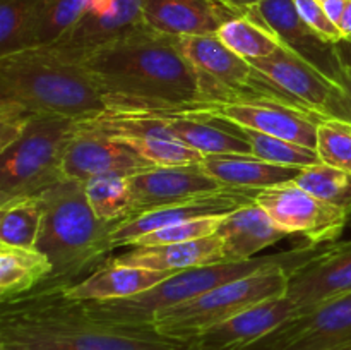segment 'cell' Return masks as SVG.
Listing matches in <instances>:
<instances>
[{
    "mask_svg": "<svg viewBox=\"0 0 351 350\" xmlns=\"http://www.w3.org/2000/svg\"><path fill=\"white\" fill-rule=\"evenodd\" d=\"M256 202L287 235H302L317 247L335 244L351 218L343 209L315 198L295 182L261 189Z\"/></svg>",
    "mask_w": 351,
    "mask_h": 350,
    "instance_id": "9c48e42d",
    "label": "cell"
},
{
    "mask_svg": "<svg viewBox=\"0 0 351 350\" xmlns=\"http://www.w3.org/2000/svg\"><path fill=\"white\" fill-rule=\"evenodd\" d=\"M120 264L147 268L154 271H178L192 268L208 266V264L226 263L223 253V242L218 235L191 240L182 244H165V246H137L113 257Z\"/></svg>",
    "mask_w": 351,
    "mask_h": 350,
    "instance_id": "603a6c76",
    "label": "cell"
},
{
    "mask_svg": "<svg viewBox=\"0 0 351 350\" xmlns=\"http://www.w3.org/2000/svg\"><path fill=\"white\" fill-rule=\"evenodd\" d=\"M84 191L93 211L99 220L119 225L132 216V189L125 175H98L84 182Z\"/></svg>",
    "mask_w": 351,
    "mask_h": 350,
    "instance_id": "f546056e",
    "label": "cell"
},
{
    "mask_svg": "<svg viewBox=\"0 0 351 350\" xmlns=\"http://www.w3.org/2000/svg\"><path fill=\"white\" fill-rule=\"evenodd\" d=\"M216 235L223 242L226 263H239L254 259L261 250L285 239L287 233L271 220L263 206L250 202L223 216Z\"/></svg>",
    "mask_w": 351,
    "mask_h": 350,
    "instance_id": "7402d4cb",
    "label": "cell"
},
{
    "mask_svg": "<svg viewBox=\"0 0 351 350\" xmlns=\"http://www.w3.org/2000/svg\"><path fill=\"white\" fill-rule=\"evenodd\" d=\"M346 3H348V0H324V2H322L326 14H328V17L336 24V26H338L343 12H345Z\"/></svg>",
    "mask_w": 351,
    "mask_h": 350,
    "instance_id": "74e56055",
    "label": "cell"
},
{
    "mask_svg": "<svg viewBox=\"0 0 351 350\" xmlns=\"http://www.w3.org/2000/svg\"><path fill=\"white\" fill-rule=\"evenodd\" d=\"M50 259L40 249L0 244V301L29 294L50 278Z\"/></svg>",
    "mask_w": 351,
    "mask_h": 350,
    "instance_id": "4316f807",
    "label": "cell"
},
{
    "mask_svg": "<svg viewBox=\"0 0 351 350\" xmlns=\"http://www.w3.org/2000/svg\"><path fill=\"white\" fill-rule=\"evenodd\" d=\"M237 16L215 0H147L143 23L154 31L182 38L216 34L226 21Z\"/></svg>",
    "mask_w": 351,
    "mask_h": 350,
    "instance_id": "ffe728a7",
    "label": "cell"
},
{
    "mask_svg": "<svg viewBox=\"0 0 351 350\" xmlns=\"http://www.w3.org/2000/svg\"><path fill=\"white\" fill-rule=\"evenodd\" d=\"M161 112L182 113V115L201 117L208 120H223L242 129L281 137L308 148H315L317 126L319 120L322 119L298 106L276 102L199 103L184 108L161 110Z\"/></svg>",
    "mask_w": 351,
    "mask_h": 350,
    "instance_id": "30bf717a",
    "label": "cell"
},
{
    "mask_svg": "<svg viewBox=\"0 0 351 350\" xmlns=\"http://www.w3.org/2000/svg\"><path fill=\"white\" fill-rule=\"evenodd\" d=\"M137 151L99 130L79 122L64 158V175L77 182H88L98 175H132L153 168Z\"/></svg>",
    "mask_w": 351,
    "mask_h": 350,
    "instance_id": "9a60e30c",
    "label": "cell"
},
{
    "mask_svg": "<svg viewBox=\"0 0 351 350\" xmlns=\"http://www.w3.org/2000/svg\"><path fill=\"white\" fill-rule=\"evenodd\" d=\"M43 222L40 196H24L0 202V244L36 249Z\"/></svg>",
    "mask_w": 351,
    "mask_h": 350,
    "instance_id": "83f0119b",
    "label": "cell"
},
{
    "mask_svg": "<svg viewBox=\"0 0 351 350\" xmlns=\"http://www.w3.org/2000/svg\"><path fill=\"white\" fill-rule=\"evenodd\" d=\"M293 2L295 7H297L298 16H300L302 19L305 21V24H308L319 36L331 41V43H343L341 33H339L338 26L328 17L324 7H322V2H319V0H293Z\"/></svg>",
    "mask_w": 351,
    "mask_h": 350,
    "instance_id": "d590c367",
    "label": "cell"
},
{
    "mask_svg": "<svg viewBox=\"0 0 351 350\" xmlns=\"http://www.w3.org/2000/svg\"><path fill=\"white\" fill-rule=\"evenodd\" d=\"M338 30L341 33L343 43L351 45V0H348V3H346L345 12H343L341 19L338 23Z\"/></svg>",
    "mask_w": 351,
    "mask_h": 350,
    "instance_id": "60d3db41",
    "label": "cell"
},
{
    "mask_svg": "<svg viewBox=\"0 0 351 350\" xmlns=\"http://www.w3.org/2000/svg\"><path fill=\"white\" fill-rule=\"evenodd\" d=\"M65 287L41 283L0 301V350H189V342L93 314Z\"/></svg>",
    "mask_w": 351,
    "mask_h": 350,
    "instance_id": "6da1fadb",
    "label": "cell"
},
{
    "mask_svg": "<svg viewBox=\"0 0 351 350\" xmlns=\"http://www.w3.org/2000/svg\"><path fill=\"white\" fill-rule=\"evenodd\" d=\"M43 222L36 249L50 259V278L45 285L69 287L88 271H95L112 253V223L96 216L84 184L64 177L40 194Z\"/></svg>",
    "mask_w": 351,
    "mask_h": 350,
    "instance_id": "277c9868",
    "label": "cell"
},
{
    "mask_svg": "<svg viewBox=\"0 0 351 350\" xmlns=\"http://www.w3.org/2000/svg\"><path fill=\"white\" fill-rule=\"evenodd\" d=\"M351 294V240L322 246L315 256L295 268L288 278L287 297L298 311Z\"/></svg>",
    "mask_w": 351,
    "mask_h": 350,
    "instance_id": "2e32d148",
    "label": "cell"
},
{
    "mask_svg": "<svg viewBox=\"0 0 351 350\" xmlns=\"http://www.w3.org/2000/svg\"><path fill=\"white\" fill-rule=\"evenodd\" d=\"M147 113L160 117L167 124L175 139L187 144L189 148L199 151L204 156H209V154L252 153L249 141L240 134V130L235 126L228 122L182 115V113L161 112V110H153V112Z\"/></svg>",
    "mask_w": 351,
    "mask_h": 350,
    "instance_id": "cb8c5ba5",
    "label": "cell"
},
{
    "mask_svg": "<svg viewBox=\"0 0 351 350\" xmlns=\"http://www.w3.org/2000/svg\"><path fill=\"white\" fill-rule=\"evenodd\" d=\"M223 187L225 185L219 184L202 167V161L173 167H153L130 177L132 216L211 194L221 191Z\"/></svg>",
    "mask_w": 351,
    "mask_h": 350,
    "instance_id": "e0dca14e",
    "label": "cell"
},
{
    "mask_svg": "<svg viewBox=\"0 0 351 350\" xmlns=\"http://www.w3.org/2000/svg\"><path fill=\"white\" fill-rule=\"evenodd\" d=\"M245 14L263 23L285 48L341 84V71L345 64L343 43H331L319 36L298 16L293 0H264Z\"/></svg>",
    "mask_w": 351,
    "mask_h": 350,
    "instance_id": "4fadbf2b",
    "label": "cell"
},
{
    "mask_svg": "<svg viewBox=\"0 0 351 350\" xmlns=\"http://www.w3.org/2000/svg\"><path fill=\"white\" fill-rule=\"evenodd\" d=\"M315 151L321 163L351 174V120L322 117L317 126Z\"/></svg>",
    "mask_w": 351,
    "mask_h": 350,
    "instance_id": "d6a6232c",
    "label": "cell"
},
{
    "mask_svg": "<svg viewBox=\"0 0 351 350\" xmlns=\"http://www.w3.org/2000/svg\"><path fill=\"white\" fill-rule=\"evenodd\" d=\"M319 2H324V0H319Z\"/></svg>",
    "mask_w": 351,
    "mask_h": 350,
    "instance_id": "b9f144b4",
    "label": "cell"
},
{
    "mask_svg": "<svg viewBox=\"0 0 351 350\" xmlns=\"http://www.w3.org/2000/svg\"><path fill=\"white\" fill-rule=\"evenodd\" d=\"M216 36L230 50L249 62L269 57L283 47L280 40L250 14H242L226 21Z\"/></svg>",
    "mask_w": 351,
    "mask_h": 350,
    "instance_id": "f1b7e54d",
    "label": "cell"
},
{
    "mask_svg": "<svg viewBox=\"0 0 351 350\" xmlns=\"http://www.w3.org/2000/svg\"><path fill=\"white\" fill-rule=\"evenodd\" d=\"M237 129L250 143L252 154L269 161V163L280 165V167L298 168V170L321 163V158H319L315 148L291 143V141L281 139V137L267 136V134L256 132V130L242 129V127H237Z\"/></svg>",
    "mask_w": 351,
    "mask_h": 350,
    "instance_id": "1f68e13d",
    "label": "cell"
},
{
    "mask_svg": "<svg viewBox=\"0 0 351 350\" xmlns=\"http://www.w3.org/2000/svg\"><path fill=\"white\" fill-rule=\"evenodd\" d=\"M242 350H351V294L298 311Z\"/></svg>",
    "mask_w": 351,
    "mask_h": 350,
    "instance_id": "8fae6325",
    "label": "cell"
},
{
    "mask_svg": "<svg viewBox=\"0 0 351 350\" xmlns=\"http://www.w3.org/2000/svg\"><path fill=\"white\" fill-rule=\"evenodd\" d=\"M295 184L351 216V174L326 163L302 168Z\"/></svg>",
    "mask_w": 351,
    "mask_h": 350,
    "instance_id": "4dcf8cb0",
    "label": "cell"
},
{
    "mask_svg": "<svg viewBox=\"0 0 351 350\" xmlns=\"http://www.w3.org/2000/svg\"><path fill=\"white\" fill-rule=\"evenodd\" d=\"M297 312V304L287 295L269 299L192 336L187 340L189 350H242L276 329Z\"/></svg>",
    "mask_w": 351,
    "mask_h": 350,
    "instance_id": "ac0fdd59",
    "label": "cell"
},
{
    "mask_svg": "<svg viewBox=\"0 0 351 350\" xmlns=\"http://www.w3.org/2000/svg\"><path fill=\"white\" fill-rule=\"evenodd\" d=\"M341 86L345 89V103L346 112H348V119L351 120V58L345 57V64H343L341 71Z\"/></svg>",
    "mask_w": 351,
    "mask_h": 350,
    "instance_id": "f35d334b",
    "label": "cell"
},
{
    "mask_svg": "<svg viewBox=\"0 0 351 350\" xmlns=\"http://www.w3.org/2000/svg\"><path fill=\"white\" fill-rule=\"evenodd\" d=\"M43 0H0V57L23 48Z\"/></svg>",
    "mask_w": 351,
    "mask_h": 350,
    "instance_id": "836d02e7",
    "label": "cell"
},
{
    "mask_svg": "<svg viewBox=\"0 0 351 350\" xmlns=\"http://www.w3.org/2000/svg\"><path fill=\"white\" fill-rule=\"evenodd\" d=\"M173 273L117 263L108 257L93 273L65 287V294L79 302H108L129 299L156 287Z\"/></svg>",
    "mask_w": 351,
    "mask_h": 350,
    "instance_id": "44dd1931",
    "label": "cell"
},
{
    "mask_svg": "<svg viewBox=\"0 0 351 350\" xmlns=\"http://www.w3.org/2000/svg\"><path fill=\"white\" fill-rule=\"evenodd\" d=\"M202 167L225 187L245 191H261L273 185L293 182L300 172L298 168L269 163L252 153L209 154L202 160Z\"/></svg>",
    "mask_w": 351,
    "mask_h": 350,
    "instance_id": "d4e9b609",
    "label": "cell"
},
{
    "mask_svg": "<svg viewBox=\"0 0 351 350\" xmlns=\"http://www.w3.org/2000/svg\"><path fill=\"white\" fill-rule=\"evenodd\" d=\"M0 100L31 115L75 122L110 112L105 93L86 65L51 47L23 48L0 57Z\"/></svg>",
    "mask_w": 351,
    "mask_h": 350,
    "instance_id": "3957f363",
    "label": "cell"
},
{
    "mask_svg": "<svg viewBox=\"0 0 351 350\" xmlns=\"http://www.w3.org/2000/svg\"><path fill=\"white\" fill-rule=\"evenodd\" d=\"M215 2L223 3V5H226L228 9H232L233 12L242 16V14H245L247 10L252 9V7L257 5V3L264 2V0H215Z\"/></svg>",
    "mask_w": 351,
    "mask_h": 350,
    "instance_id": "ab89813d",
    "label": "cell"
},
{
    "mask_svg": "<svg viewBox=\"0 0 351 350\" xmlns=\"http://www.w3.org/2000/svg\"><path fill=\"white\" fill-rule=\"evenodd\" d=\"M291 254H293V249L283 254L261 256L249 261H239V263H216L178 271L158 283L156 287L134 297L108 302H86V305L93 314L110 319V321L134 326H151L158 312L192 301L226 281L247 277L271 264L283 263L288 257H291Z\"/></svg>",
    "mask_w": 351,
    "mask_h": 350,
    "instance_id": "52a82bcc",
    "label": "cell"
},
{
    "mask_svg": "<svg viewBox=\"0 0 351 350\" xmlns=\"http://www.w3.org/2000/svg\"><path fill=\"white\" fill-rule=\"evenodd\" d=\"M79 122L34 115L16 141L0 150V202L40 196L65 177L64 158Z\"/></svg>",
    "mask_w": 351,
    "mask_h": 350,
    "instance_id": "8992f818",
    "label": "cell"
},
{
    "mask_svg": "<svg viewBox=\"0 0 351 350\" xmlns=\"http://www.w3.org/2000/svg\"><path fill=\"white\" fill-rule=\"evenodd\" d=\"M221 218L223 216H206V218H197L191 220V222L178 223V225L165 226V229L146 233L141 239H137L130 247L165 246V244H182L204 239V237L215 235Z\"/></svg>",
    "mask_w": 351,
    "mask_h": 350,
    "instance_id": "e575fe53",
    "label": "cell"
},
{
    "mask_svg": "<svg viewBox=\"0 0 351 350\" xmlns=\"http://www.w3.org/2000/svg\"><path fill=\"white\" fill-rule=\"evenodd\" d=\"M33 117L23 106L9 100H0V150L16 141Z\"/></svg>",
    "mask_w": 351,
    "mask_h": 350,
    "instance_id": "8d00e7d4",
    "label": "cell"
},
{
    "mask_svg": "<svg viewBox=\"0 0 351 350\" xmlns=\"http://www.w3.org/2000/svg\"><path fill=\"white\" fill-rule=\"evenodd\" d=\"M180 45L197 72L201 103L276 102L298 106L249 60L230 50L216 34L182 36Z\"/></svg>",
    "mask_w": 351,
    "mask_h": 350,
    "instance_id": "ba28073f",
    "label": "cell"
},
{
    "mask_svg": "<svg viewBox=\"0 0 351 350\" xmlns=\"http://www.w3.org/2000/svg\"><path fill=\"white\" fill-rule=\"evenodd\" d=\"M257 192L259 191L223 187L221 191L211 192V194L199 196V198L189 199V201L132 216V218L123 220L122 223L113 226L110 244H112V249L130 247L143 235L165 229V226L178 225V223L206 218V216H225L242 206L256 202Z\"/></svg>",
    "mask_w": 351,
    "mask_h": 350,
    "instance_id": "5bb4252c",
    "label": "cell"
},
{
    "mask_svg": "<svg viewBox=\"0 0 351 350\" xmlns=\"http://www.w3.org/2000/svg\"><path fill=\"white\" fill-rule=\"evenodd\" d=\"M250 64L307 112L319 117H339L350 120L343 86L288 48L281 47L269 57Z\"/></svg>",
    "mask_w": 351,
    "mask_h": 350,
    "instance_id": "7c38bea8",
    "label": "cell"
},
{
    "mask_svg": "<svg viewBox=\"0 0 351 350\" xmlns=\"http://www.w3.org/2000/svg\"><path fill=\"white\" fill-rule=\"evenodd\" d=\"M321 247L311 244L297 247L291 257L283 263L271 264L247 277L226 281L192 301L158 312L151 326L161 335L187 342L197 333L219 325L252 305L283 297L291 271L315 256Z\"/></svg>",
    "mask_w": 351,
    "mask_h": 350,
    "instance_id": "5b68a950",
    "label": "cell"
},
{
    "mask_svg": "<svg viewBox=\"0 0 351 350\" xmlns=\"http://www.w3.org/2000/svg\"><path fill=\"white\" fill-rule=\"evenodd\" d=\"M110 112L175 110L201 103L195 69L180 38L141 26L81 58Z\"/></svg>",
    "mask_w": 351,
    "mask_h": 350,
    "instance_id": "7a4b0ae2",
    "label": "cell"
},
{
    "mask_svg": "<svg viewBox=\"0 0 351 350\" xmlns=\"http://www.w3.org/2000/svg\"><path fill=\"white\" fill-rule=\"evenodd\" d=\"M146 3L147 0H108L101 9L86 16L58 43L51 45V48L81 60L89 51L144 26Z\"/></svg>",
    "mask_w": 351,
    "mask_h": 350,
    "instance_id": "d6986e66",
    "label": "cell"
},
{
    "mask_svg": "<svg viewBox=\"0 0 351 350\" xmlns=\"http://www.w3.org/2000/svg\"><path fill=\"white\" fill-rule=\"evenodd\" d=\"M106 2L108 0H43L27 30L23 48L51 47L58 43L86 16L99 10Z\"/></svg>",
    "mask_w": 351,
    "mask_h": 350,
    "instance_id": "484cf974",
    "label": "cell"
}]
</instances>
